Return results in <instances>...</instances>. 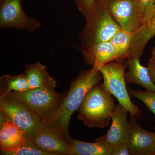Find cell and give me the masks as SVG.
I'll use <instances>...</instances> for the list:
<instances>
[{
    "label": "cell",
    "mask_w": 155,
    "mask_h": 155,
    "mask_svg": "<svg viewBox=\"0 0 155 155\" xmlns=\"http://www.w3.org/2000/svg\"><path fill=\"white\" fill-rule=\"evenodd\" d=\"M149 61L155 62V45L152 49V50L151 57Z\"/></svg>",
    "instance_id": "484cf974"
},
{
    "label": "cell",
    "mask_w": 155,
    "mask_h": 155,
    "mask_svg": "<svg viewBox=\"0 0 155 155\" xmlns=\"http://www.w3.org/2000/svg\"><path fill=\"white\" fill-rule=\"evenodd\" d=\"M30 89H55L56 81L50 76L47 67L40 62L25 66V72Z\"/></svg>",
    "instance_id": "e0dca14e"
},
{
    "label": "cell",
    "mask_w": 155,
    "mask_h": 155,
    "mask_svg": "<svg viewBox=\"0 0 155 155\" xmlns=\"http://www.w3.org/2000/svg\"><path fill=\"white\" fill-rule=\"evenodd\" d=\"M26 140L23 130L8 120L1 127L0 148L5 154L11 153L22 146Z\"/></svg>",
    "instance_id": "5bb4252c"
},
{
    "label": "cell",
    "mask_w": 155,
    "mask_h": 155,
    "mask_svg": "<svg viewBox=\"0 0 155 155\" xmlns=\"http://www.w3.org/2000/svg\"><path fill=\"white\" fill-rule=\"evenodd\" d=\"M133 33L122 29L118 31L110 41L115 48L116 58L115 61L122 62L129 58V51Z\"/></svg>",
    "instance_id": "ac0fdd59"
},
{
    "label": "cell",
    "mask_w": 155,
    "mask_h": 155,
    "mask_svg": "<svg viewBox=\"0 0 155 155\" xmlns=\"http://www.w3.org/2000/svg\"><path fill=\"white\" fill-rule=\"evenodd\" d=\"M12 92L14 96L25 103L45 124L56 114L66 94V92L59 93L55 89L48 88Z\"/></svg>",
    "instance_id": "5b68a950"
},
{
    "label": "cell",
    "mask_w": 155,
    "mask_h": 155,
    "mask_svg": "<svg viewBox=\"0 0 155 155\" xmlns=\"http://www.w3.org/2000/svg\"><path fill=\"white\" fill-rule=\"evenodd\" d=\"M126 68L127 66L122 62L115 61L103 66L100 71L102 75L103 84L108 91L128 111L131 117L137 119L140 111L130 100L125 80Z\"/></svg>",
    "instance_id": "8992f818"
},
{
    "label": "cell",
    "mask_w": 155,
    "mask_h": 155,
    "mask_svg": "<svg viewBox=\"0 0 155 155\" xmlns=\"http://www.w3.org/2000/svg\"><path fill=\"white\" fill-rule=\"evenodd\" d=\"M136 118L131 117V132L128 146L130 154L155 155V134L145 130L139 125Z\"/></svg>",
    "instance_id": "8fae6325"
},
{
    "label": "cell",
    "mask_w": 155,
    "mask_h": 155,
    "mask_svg": "<svg viewBox=\"0 0 155 155\" xmlns=\"http://www.w3.org/2000/svg\"><path fill=\"white\" fill-rule=\"evenodd\" d=\"M103 79L100 69L95 66L88 70L81 71L75 80L70 82L69 91L60 107L52 118L45 123V127L55 130L70 143L72 138L69 127L71 116L80 107L88 91Z\"/></svg>",
    "instance_id": "6da1fadb"
},
{
    "label": "cell",
    "mask_w": 155,
    "mask_h": 155,
    "mask_svg": "<svg viewBox=\"0 0 155 155\" xmlns=\"http://www.w3.org/2000/svg\"><path fill=\"white\" fill-rule=\"evenodd\" d=\"M127 88L130 97L140 100L155 116V92L148 90L144 91H136L129 87Z\"/></svg>",
    "instance_id": "ffe728a7"
},
{
    "label": "cell",
    "mask_w": 155,
    "mask_h": 155,
    "mask_svg": "<svg viewBox=\"0 0 155 155\" xmlns=\"http://www.w3.org/2000/svg\"><path fill=\"white\" fill-rule=\"evenodd\" d=\"M115 106L114 96L100 82L87 93L78 118L89 127L104 128L110 122Z\"/></svg>",
    "instance_id": "7a4b0ae2"
},
{
    "label": "cell",
    "mask_w": 155,
    "mask_h": 155,
    "mask_svg": "<svg viewBox=\"0 0 155 155\" xmlns=\"http://www.w3.org/2000/svg\"><path fill=\"white\" fill-rule=\"evenodd\" d=\"M0 111L5 114L8 120L23 130L26 139L45 127V122L12 92L0 95Z\"/></svg>",
    "instance_id": "277c9868"
},
{
    "label": "cell",
    "mask_w": 155,
    "mask_h": 155,
    "mask_svg": "<svg viewBox=\"0 0 155 155\" xmlns=\"http://www.w3.org/2000/svg\"><path fill=\"white\" fill-rule=\"evenodd\" d=\"M1 94L10 92H21L30 89L25 73L17 75H5L0 78Z\"/></svg>",
    "instance_id": "d6986e66"
},
{
    "label": "cell",
    "mask_w": 155,
    "mask_h": 155,
    "mask_svg": "<svg viewBox=\"0 0 155 155\" xmlns=\"http://www.w3.org/2000/svg\"><path fill=\"white\" fill-rule=\"evenodd\" d=\"M79 51L86 64L99 69L106 64L116 60V50L110 41L99 43L86 50Z\"/></svg>",
    "instance_id": "4fadbf2b"
},
{
    "label": "cell",
    "mask_w": 155,
    "mask_h": 155,
    "mask_svg": "<svg viewBox=\"0 0 155 155\" xmlns=\"http://www.w3.org/2000/svg\"><path fill=\"white\" fill-rule=\"evenodd\" d=\"M127 62V71L125 73L126 84H136L146 90L155 92V84L150 76L147 67L140 64L139 58H130Z\"/></svg>",
    "instance_id": "9a60e30c"
},
{
    "label": "cell",
    "mask_w": 155,
    "mask_h": 155,
    "mask_svg": "<svg viewBox=\"0 0 155 155\" xmlns=\"http://www.w3.org/2000/svg\"><path fill=\"white\" fill-rule=\"evenodd\" d=\"M86 22L78 35L79 51L99 43L110 41L121 26L116 22L101 0H97L85 17Z\"/></svg>",
    "instance_id": "3957f363"
},
{
    "label": "cell",
    "mask_w": 155,
    "mask_h": 155,
    "mask_svg": "<svg viewBox=\"0 0 155 155\" xmlns=\"http://www.w3.org/2000/svg\"><path fill=\"white\" fill-rule=\"evenodd\" d=\"M27 139L35 147L49 155H71L70 143L55 130L47 127L39 130Z\"/></svg>",
    "instance_id": "9c48e42d"
},
{
    "label": "cell",
    "mask_w": 155,
    "mask_h": 155,
    "mask_svg": "<svg viewBox=\"0 0 155 155\" xmlns=\"http://www.w3.org/2000/svg\"><path fill=\"white\" fill-rule=\"evenodd\" d=\"M152 80L155 84V63L149 61L147 67Z\"/></svg>",
    "instance_id": "d4e9b609"
},
{
    "label": "cell",
    "mask_w": 155,
    "mask_h": 155,
    "mask_svg": "<svg viewBox=\"0 0 155 155\" xmlns=\"http://www.w3.org/2000/svg\"><path fill=\"white\" fill-rule=\"evenodd\" d=\"M9 155H49L47 153L38 149L31 143L30 140L26 139L24 144L17 150Z\"/></svg>",
    "instance_id": "44dd1931"
},
{
    "label": "cell",
    "mask_w": 155,
    "mask_h": 155,
    "mask_svg": "<svg viewBox=\"0 0 155 155\" xmlns=\"http://www.w3.org/2000/svg\"><path fill=\"white\" fill-rule=\"evenodd\" d=\"M130 154L128 145L119 144L114 146L111 155H129Z\"/></svg>",
    "instance_id": "603a6c76"
},
{
    "label": "cell",
    "mask_w": 155,
    "mask_h": 155,
    "mask_svg": "<svg viewBox=\"0 0 155 155\" xmlns=\"http://www.w3.org/2000/svg\"><path fill=\"white\" fill-rule=\"evenodd\" d=\"M97 0H74L78 10L85 18Z\"/></svg>",
    "instance_id": "7402d4cb"
},
{
    "label": "cell",
    "mask_w": 155,
    "mask_h": 155,
    "mask_svg": "<svg viewBox=\"0 0 155 155\" xmlns=\"http://www.w3.org/2000/svg\"><path fill=\"white\" fill-rule=\"evenodd\" d=\"M129 58H140L148 41L155 36V2L148 16L141 25L132 32Z\"/></svg>",
    "instance_id": "7c38bea8"
},
{
    "label": "cell",
    "mask_w": 155,
    "mask_h": 155,
    "mask_svg": "<svg viewBox=\"0 0 155 155\" xmlns=\"http://www.w3.org/2000/svg\"><path fill=\"white\" fill-rule=\"evenodd\" d=\"M71 155H111L114 146L107 141L106 135L101 136L94 142L72 139L70 141Z\"/></svg>",
    "instance_id": "2e32d148"
},
{
    "label": "cell",
    "mask_w": 155,
    "mask_h": 155,
    "mask_svg": "<svg viewBox=\"0 0 155 155\" xmlns=\"http://www.w3.org/2000/svg\"><path fill=\"white\" fill-rule=\"evenodd\" d=\"M123 30L133 32L144 21L145 12L139 0H101Z\"/></svg>",
    "instance_id": "52a82bcc"
},
{
    "label": "cell",
    "mask_w": 155,
    "mask_h": 155,
    "mask_svg": "<svg viewBox=\"0 0 155 155\" xmlns=\"http://www.w3.org/2000/svg\"><path fill=\"white\" fill-rule=\"evenodd\" d=\"M139 1L145 12V18L149 14L155 0H139Z\"/></svg>",
    "instance_id": "cb8c5ba5"
},
{
    "label": "cell",
    "mask_w": 155,
    "mask_h": 155,
    "mask_svg": "<svg viewBox=\"0 0 155 155\" xmlns=\"http://www.w3.org/2000/svg\"><path fill=\"white\" fill-rule=\"evenodd\" d=\"M128 111L120 104L116 105L112 114V123L105 134L107 141L112 146L128 144L131 125L127 119Z\"/></svg>",
    "instance_id": "30bf717a"
},
{
    "label": "cell",
    "mask_w": 155,
    "mask_h": 155,
    "mask_svg": "<svg viewBox=\"0 0 155 155\" xmlns=\"http://www.w3.org/2000/svg\"><path fill=\"white\" fill-rule=\"evenodd\" d=\"M41 26L40 22L25 14L21 0L1 1L0 28L2 29L15 28L32 32Z\"/></svg>",
    "instance_id": "ba28073f"
},
{
    "label": "cell",
    "mask_w": 155,
    "mask_h": 155,
    "mask_svg": "<svg viewBox=\"0 0 155 155\" xmlns=\"http://www.w3.org/2000/svg\"><path fill=\"white\" fill-rule=\"evenodd\" d=\"M2 1V0H0V1Z\"/></svg>",
    "instance_id": "4316f807"
},
{
    "label": "cell",
    "mask_w": 155,
    "mask_h": 155,
    "mask_svg": "<svg viewBox=\"0 0 155 155\" xmlns=\"http://www.w3.org/2000/svg\"></svg>",
    "instance_id": "83f0119b"
}]
</instances>
